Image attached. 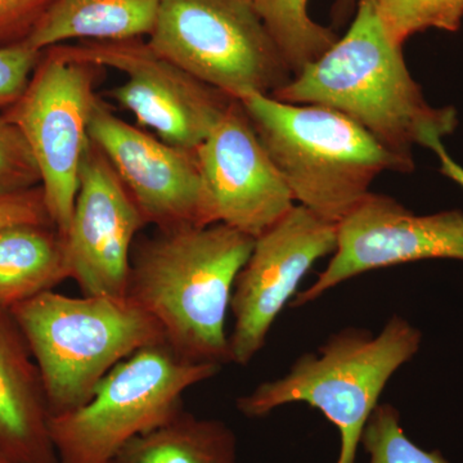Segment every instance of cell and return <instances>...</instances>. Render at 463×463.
Returning <instances> with one entry per match:
<instances>
[{
    "label": "cell",
    "mask_w": 463,
    "mask_h": 463,
    "mask_svg": "<svg viewBox=\"0 0 463 463\" xmlns=\"http://www.w3.org/2000/svg\"><path fill=\"white\" fill-rule=\"evenodd\" d=\"M270 97L336 109L412 169L416 146L428 148L458 125L455 109L426 100L373 0H358L345 35Z\"/></svg>",
    "instance_id": "1"
},
{
    "label": "cell",
    "mask_w": 463,
    "mask_h": 463,
    "mask_svg": "<svg viewBox=\"0 0 463 463\" xmlns=\"http://www.w3.org/2000/svg\"><path fill=\"white\" fill-rule=\"evenodd\" d=\"M254 242L219 223L157 231L134 245L127 298L158 323L176 355L223 367L232 294Z\"/></svg>",
    "instance_id": "2"
},
{
    "label": "cell",
    "mask_w": 463,
    "mask_h": 463,
    "mask_svg": "<svg viewBox=\"0 0 463 463\" xmlns=\"http://www.w3.org/2000/svg\"><path fill=\"white\" fill-rule=\"evenodd\" d=\"M295 203L339 224L383 172L412 167L352 118L319 105L282 102L268 94L239 99Z\"/></svg>",
    "instance_id": "3"
},
{
    "label": "cell",
    "mask_w": 463,
    "mask_h": 463,
    "mask_svg": "<svg viewBox=\"0 0 463 463\" xmlns=\"http://www.w3.org/2000/svg\"><path fill=\"white\" fill-rule=\"evenodd\" d=\"M420 345L421 332L398 316L379 335L346 328L318 352L301 355L285 376L264 381L237 399V408L249 419H260L282 405L309 404L339 430L337 463H354L365 423L386 383Z\"/></svg>",
    "instance_id": "4"
},
{
    "label": "cell",
    "mask_w": 463,
    "mask_h": 463,
    "mask_svg": "<svg viewBox=\"0 0 463 463\" xmlns=\"http://www.w3.org/2000/svg\"><path fill=\"white\" fill-rule=\"evenodd\" d=\"M11 313L41 370L51 416L90 401L128 356L165 343L158 323L128 298H74L52 289Z\"/></svg>",
    "instance_id": "5"
},
{
    "label": "cell",
    "mask_w": 463,
    "mask_h": 463,
    "mask_svg": "<svg viewBox=\"0 0 463 463\" xmlns=\"http://www.w3.org/2000/svg\"><path fill=\"white\" fill-rule=\"evenodd\" d=\"M221 370L185 361L165 343L143 347L112 368L90 401L51 416L58 463H108L134 438L175 417L184 392Z\"/></svg>",
    "instance_id": "6"
},
{
    "label": "cell",
    "mask_w": 463,
    "mask_h": 463,
    "mask_svg": "<svg viewBox=\"0 0 463 463\" xmlns=\"http://www.w3.org/2000/svg\"><path fill=\"white\" fill-rule=\"evenodd\" d=\"M147 43L234 99L272 96L294 76L251 0H161Z\"/></svg>",
    "instance_id": "7"
},
{
    "label": "cell",
    "mask_w": 463,
    "mask_h": 463,
    "mask_svg": "<svg viewBox=\"0 0 463 463\" xmlns=\"http://www.w3.org/2000/svg\"><path fill=\"white\" fill-rule=\"evenodd\" d=\"M100 67L43 52L20 99L5 114L25 137L39 173L52 223L66 237L79 173L90 142L88 128Z\"/></svg>",
    "instance_id": "8"
},
{
    "label": "cell",
    "mask_w": 463,
    "mask_h": 463,
    "mask_svg": "<svg viewBox=\"0 0 463 463\" xmlns=\"http://www.w3.org/2000/svg\"><path fill=\"white\" fill-rule=\"evenodd\" d=\"M52 48L72 60L123 72L127 80L109 90V99L132 112L139 127L154 130L158 138L176 147H199L234 99L179 69L139 39Z\"/></svg>",
    "instance_id": "9"
},
{
    "label": "cell",
    "mask_w": 463,
    "mask_h": 463,
    "mask_svg": "<svg viewBox=\"0 0 463 463\" xmlns=\"http://www.w3.org/2000/svg\"><path fill=\"white\" fill-rule=\"evenodd\" d=\"M336 245L337 224L300 205L255 239L232 294L231 364L248 365L263 349L306 274L319 259L334 254Z\"/></svg>",
    "instance_id": "10"
},
{
    "label": "cell",
    "mask_w": 463,
    "mask_h": 463,
    "mask_svg": "<svg viewBox=\"0 0 463 463\" xmlns=\"http://www.w3.org/2000/svg\"><path fill=\"white\" fill-rule=\"evenodd\" d=\"M429 259L463 261V212L417 215L392 197L370 192L337 224L330 263L289 307L307 306L359 274Z\"/></svg>",
    "instance_id": "11"
},
{
    "label": "cell",
    "mask_w": 463,
    "mask_h": 463,
    "mask_svg": "<svg viewBox=\"0 0 463 463\" xmlns=\"http://www.w3.org/2000/svg\"><path fill=\"white\" fill-rule=\"evenodd\" d=\"M194 152L205 225L225 224L258 239L295 206L239 99L232 100Z\"/></svg>",
    "instance_id": "12"
},
{
    "label": "cell",
    "mask_w": 463,
    "mask_h": 463,
    "mask_svg": "<svg viewBox=\"0 0 463 463\" xmlns=\"http://www.w3.org/2000/svg\"><path fill=\"white\" fill-rule=\"evenodd\" d=\"M88 136L114 167L146 224L157 231L205 225L196 152L127 123L99 97L91 109Z\"/></svg>",
    "instance_id": "13"
},
{
    "label": "cell",
    "mask_w": 463,
    "mask_h": 463,
    "mask_svg": "<svg viewBox=\"0 0 463 463\" xmlns=\"http://www.w3.org/2000/svg\"><path fill=\"white\" fill-rule=\"evenodd\" d=\"M145 219L105 155L88 142L66 234L71 279L85 297L127 298Z\"/></svg>",
    "instance_id": "14"
},
{
    "label": "cell",
    "mask_w": 463,
    "mask_h": 463,
    "mask_svg": "<svg viewBox=\"0 0 463 463\" xmlns=\"http://www.w3.org/2000/svg\"><path fill=\"white\" fill-rule=\"evenodd\" d=\"M41 370L11 310L0 309V444L20 463H58Z\"/></svg>",
    "instance_id": "15"
},
{
    "label": "cell",
    "mask_w": 463,
    "mask_h": 463,
    "mask_svg": "<svg viewBox=\"0 0 463 463\" xmlns=\"http://www.w3.org/2000/svg\"><path fill=\"white\" fill-rule=\"evenodd\" d=\"M160 2L54 0L24 42L44 52L70 41H134L151 33Z\"/></svg>",
    "instance_id": "16"
},
{
    "label": "cell",
    "mask_w": 463,
    "mask_h": 463,
    "mask_svg": "<svg viewBox=\"0 0 463 463\" xmlns=\"http://www.w3.org/2000/svg\"><path fill=\"white\" fill-rule=\"evenodd\" d=\"M71 279L65 237L52 223L0 227V309L52 291Z\"/></svg>",
    "instance_id": "17"
},
{
    "label": "cell",
    "mask_w": 463,
    "mask_h": 463,
    "mask_svg": "<svg viewBox=\"0 0 463 463\" xmlns=\"http://www.w3.org/2000/svg\"><path fill=\"white\" fill-rule=\"evenodd\" d=\"M239 443L221 420L184 408L172 420L130 440L108 463H237Z\"/></svg>",
    "instance_id": "18"
},
{
    "label": "cell",
    "mask_w": 463,
    "mask_h": 463,
    "mask_svg": "<svg viewBox=\"0 0 463 463\" xmlns=\"http://www.w3.org/2000/svg\"><path fill=\"white\" fill-rule=\"evenodd\" d=\"M292 74L297 75L336 43V33L310 17L309 0H251Z\"/></svg>",
    "instance_id": "19"
},
{
    "label": "cell",
    "mask_w": 463,
    "mask_h": 463,
    "mask_svg": "<svg viewBox=\"0 0 463 463\" xmlns=\"http://www.w3.org/2000/svg\"><path fill=\"white\" fill-rule=\"evenodd\" d=\"M381 23L398 44L429 29L455 33L463 20V0H373Z\"/></svg>",
    "instance_id": "20"
},
{
    "label": "cell",
    "mask_w": 463,
    "mask_h": 463,
    "mask_svg": "<svg viewBox=\"0 0 463 463\" xmlns=\"http://www.w3.org/2000/svg\"><path fill=\"white\" fill-rule=\"evenodd\" d=\"M361 444L368 463H448L439 452H426L407 438L401 414L390 404H379L365 423Z\"/></svg>",
    "instance_id": "21"
},
{
    "label": "cell",
    "mask_w": 463,
    "mask_h": 463,
    "mask_svg": "<svg viewBox=\"0 0 463 463\" xmlns=\"http://www.w3.org/2000/svg\"><path fill=\"white\" fill-rule=\"evenodd\" d=\"M41 182L25 137L0 109V197L33 190Z\"/></svg>",
    "instance_id": "22"
},
{
    "label": "cell",
    "mask_w": 463,
    "mask_h": 463,
    "mask_svg": "<svg viewBox=\"0 0 463 463\" xmlns=\"http://www.w3.org/2000/svg\"><path fill=\"white\" fill-rule=\"evenodd\" d=\"M42 54L25 42L0 47V109H8L20 99Z\"/></svg>",
    "instance_id": "23"
},
{
    "label": "cell",
    "mask_w": 463,
    "mask_h": 463,
    "mask_svg": "<svg viewBox=\"0 0 463 463\" xmlns=\"http://www.w3.org/2000/svg\"><path fill=\"white\" fill-rule=\"evenodd\" d=\"M54 0H0V47L24 42Z\"/></svg>",
    "instance_id": "24"
},
{
    "label": "cell",
    "mask_w": 463,
    "mask_h": 463,
    "mask_svg": "<svg viewBox=\"0 0 463 463\" xmlns=\"http://www.w3.org/2000/svg\"><path fill=\"white\" fill-rule=\"evenodd\" d=\"M17 222L52 223L41 185L11 196L0 197V227Z\"/></svg>",
    "instance_id": "25"
},
{
    "label": "cell",
    "mask_w": 463,
    "mask_h": 463,
    "mask_svg": "<svg viewBox=\"0 0 463 463\" xmlns=\"http://www.w3.org/2000/svg\"><path fill=\"white\" fill-rule=\"evenodd\" d=\"M428 148L437 155L439 163H440V173L463 188V167L449 156L444 147L443 139H435L429 143Z\"/></svg>",
    "instance_id": "26"
},
{
    "label": "cell",
    "mask_w": 463,
    "mask_h": 463,
    "mask_svg": "<svg viewBox=\"0 0 463 463\" xmlns=\"http://www.w3.org/2000/svg\"><path fill=\"white\" fill-rule=\"evenodd\" d=\"M356 5H358V0H335L334 8H332L335 25L343 26L352 17V14L354 16Z\"/></svg>",
    "instance_id": "27"
},
{
    "label": "cell",
    "mask_w": 463,
    "mask_h": 463,
    "mask_svg": "<svg viewBox=\"0 0 463 463\" xmlns=\"http://www.w3.org/2000/svg\"><path fill=\"white\" fill-rule=\"evenodd\" d=\"M0 463H20L0 444Z\"/></svg>",
    "instance_id": "28"
}]
</instances>
